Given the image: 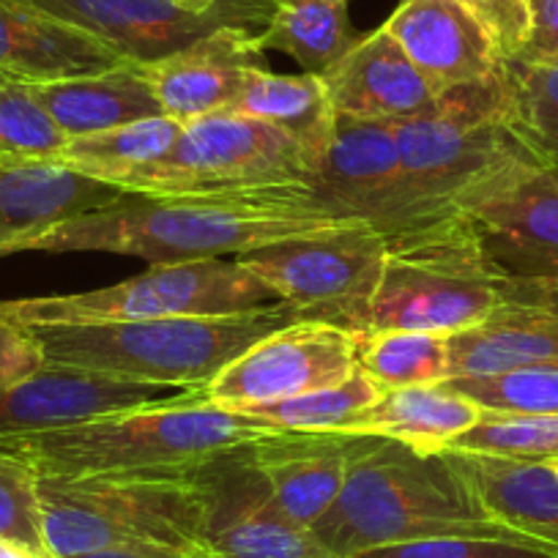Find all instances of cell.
I'll return each mask as SVG.
<instances>
[{
  "label": "cell",
  "mask_w": 558,
  "mask_h": 558,
  "mask_svg": "<svg viewBox=\"0 0 558 558\" xmlns=\"http://www.w3.org/2000/svg\"><path fill=\"white\" fill-rule=\"evenodd\" d=\"M304 320L288 304L211 318L31 326L45 367L85 369L168 389H203L271 331Z\"/></svg>",
  "instance_id": "5b68a950"
},
{
  "label": "cell",
  "mask_w": 558,
  "mask_h": 558,
  "mask_svg": "<svg viewBox=\"0 0 558 558\" xmlns=\"http://www.w3.org/2000/svg\"><path fill=\"white\" fill-rule=\"evenodd\" d=\"M266 66L257 34L228 28L162 61L143 63L162 116L190 123L211 112L230 110L252 69Z\"/></svg>",
  "instance_id": "d6986e66"
},
{
  "label": "cell",
  "mask_w": 558,
  "mask_h": 558,
  "mask_svg": "<svg viewBox=\"0 0 558 558\" xmlns=\"http://www.w3.org/2000/svg\"><path fill=\"white\" fill-rule=\"evenodd\" d=\"M375 438L342 430H274L244 444L241 452L260 471L279 509L313 529L340 496L353 460Z\"/></svg>",
  "instance_id": "2e32d148"
},
{
  "label": "cell",
  "mask_w": 558,
  "mask_h": 558,
  "mask_svg": "<svg viewBox=\"0 0 558 558\" xmlns=\"http://www.w3.org/2000/svg\"><path fill=\"white\" fill-rule=\"evenodd\" d=\"M69 558H206V556H181V553H162V550H96L83 553V556Z\"/></svg>",
  "instance_id": "b9f144b4"
},
{
  "label": "cell",
  "mask_w": 558,
  "mask_h": 558,
  "mask_svg": "<svg viewBox=\"0 0 558 558\" xmlns=\"http://www.w3.org/2000/svg\"><path fill=\"white\" fill-rule=\"evenodd\" d=\"M504 299L558 313V277L536 279V282H509V279H504Z\"/></svg>",
  "instance_id": "60d3db41"
},
{
  "label": "cell",
  "mask_w": 558,
  "mask_h": 558,
  "mask_svg": "<svg viewBox=\"0 0 558 558\" xmlns=\"http://www.w3.org/2000/svg\"><path fill=\"white\" fill-rule=\"evenodd\" d=\"M0 558H52L47 550H36V547L20 545L12 539H0Z\"/></svg>",
  "instance_id": "7bdbcfd3"
},
{
  "label": "cell",
  "mask_w": 558,
  "mask_h": 558,
  "mask_svg": "<svg viewBox=\"0 0 558 558\" xmlns=\"http://www.w3.org/2000/svg\"><path fill=\"white\" fill-rule=\"evenodd\" d=\"M507 116L509 85L501 66L493 77L438 94L422 116L391 123L400 151V203L391 235L454 214L498 162L523 151Z\"/></svg>",
  "instance_id": "8992f818"
},
{
  "label": "cell",
  "mask_w": 558,
  "mask_h": 558,
  "mask_svg": "<svg viewBox=\"0 0 558 558\" xmlns=\"http://www.w3.org/2000/svg\"><path fill=\"white\" fill-rule=\"evenodd\" d=\"M509 132L534 162L558 173V61H504Z\"/></svg>",
  "instance_id": "4dcf8cb0"
},
{
  "label": "cell",
  "mask_w": 558,
  "mask_h": 558,
  "mask_svg": "<svg viewBox=\"0 0 558 558\" xmlns=\"http://www.w3.org/2000/svg\"><path fill=\"white\" fill-rule=\"evenodd\" d=\"M7 83H17V80H12V77H7V74L0 72V85H7Z\"/></svg>",
  "instance_id": "f6af8a7d"
},
{
  "label": "cell",
  "mask_w": 558,
  "mask_h": 558,
  "mask_svg": "<svg viewBox=\"0 0 558 558\" xmlns=\"http://www.w3.org/2000/svg\"><path fill=\"white\" fill-rule=\"evenodd\" d=\"M45 369V353L34 331L0 315V389L17 386Z\"/></svg>",
  "instance_id": "f35d334b"
},
{
  "label": "cell",
  "mask_w": 558,
  "mask_h": 558,
  "mask_svg": "<svg viewBox=\"0 0 558 558\" xmlns=\"http://www.w3.org/2000/svg\"><path fill=\"white\" fill-rule=\"evenodd\" d=\"M313 534L337 558H351L369 547L427 536H518L520 531L487 514L471 482L444 452L425 454L375 438L351 463L340 496Z\"/></svg>",
  "instance_id": "3957f363"
},
{
  "label": "cell",
  "mask_w": 558,
  "mask_h": 558,
  "mask_svg": "<svg viewBox=\"0 0 558 558\" xmlns=\"http://www.w3.org/2000/svg\"><path fill=\"white\" fill-rule=\"evenodd\" d=\"M184 391V389H179ZM168 386L137 384L85 369L45 367L34 378L0 389V444L31 433L77 425L107 413L179 395Z\"/></svg>",
  "instance_id": "ac0fdd59"
},
{
  "label": "cell",
  "mask_w": 558,
  "mask_h": 558,
  "mask_svg": "<svg viewBox=\"0 0 558 558\" xmlns=\"http://www.w3.org/2000/svg\"><path fill=\"white\" fill-rule=\"evenodd\" d=\"M356 369V335L324 320H296L235 356L201 389V400L225 411L288 400L326 389Z\"/></svg>",
  "instance_id": "4fadbf2b"
},
{
  "label": "cell",
  "mask_w": 558,
  "mask_h": 558,
  "mask_svg": "<svg viewBox=\"0 0 558 558\" xmlns=\"http://www.w3.org/2000/svg\"><path fill=\"white\" fill-rule=\"evenodd\" d=\"M342 222L348 219H335L315 206L307 186L239 197H146L129 192L112 206L66 219L25 241L23 252H107L159 266L239 257Z\"/></svg>",
  "instance_id": "6da1fadb"
},
{
  "label": "cell",
  "mask_w": 558,
  "mask_h": 558,
  "mask_svg": "<svg viewBox=\"0 0 558 558\" xmlns=\"http://www.w3.org/2000/svg\"><path fill=\"white\" fill-rule=\"evenodd\" d=\"M351 558H558V547L531 536H427L356 553Z\"/></svg>",
  "instance_id": "d590c367"
},
{
  "label": "cell",
  "mask_w": 558,
  "mask_h": 558,
  "mask_svg": "<svg viewBox=\"0 0 558 558\" xmlns=\"http://www.w3.org/2000/svg\"><path fill=\"white\" fill-rule=\"evenodd\" d=\"M471 482L493 520L558 547V476L547 463L485 458L444 449Z\"/></svg>",
  "instance_id": "cb8c5ba5"
},
{
  "label": "cell",
  "mask_w": 558,
  "mask_h": 558,
  "mask_svg": "<svg viewBox=\"0 0 558 558\" xmlns=\"http://www.w3.org/2000/svg\"><path fill=\"white\" fill-rule=\"evenodd\" d=\"M121 58L85 31L28 0H0V72L17 83H56L121 66Z\"/></svg>",
  "instance_id": "7402d4cb"
},
{
  "label": "cell",
  "mask_w": 558,
  "mask_h": 558,
  "mask_svg": "<svg viewBox=\"0 0 558 558\" xmlns=\"http://www.w3.org/2000/svg\"><path fill=\"white\" fill-rule=\"evenodd\" d=\"M384 397V389L373 384L362 369H353L345 380L307 395L288 397V400L266 402V405L246 408L244 416L263 418L274 430L288 433H324L342 430L362 416L367 408Z\"/></svg>",
  "instance_id": "1f68e13d"
},
{
  "label": "cell",
  "mask_w": 558,
  "mask_h": 558,
  "mask_svg": "<svg viewBox=\"0 0 558 558\" xmlns=\"http://www.w3.org/2000/svg\"><path fill=\"white\" fill-rule=\"evenodd\" d=\"M66 143L28 83L0 85V162L56 159Z\"/></svg>",
  "instance_id": "836d02e7"
},
{
  "label": "cell",
  "mask_w": 558,
  "mask_h": 558,
  "mask_svg": "<svg viewBox=\"0 0 558 558\" xmlns=\"http://www.w3.org/2000/svg\"><path fill=\"white\" fill-rule=\"evenodd\" d=\"M181 129L184 123L170 116L143 118L85 137H72L52 162L118 186L126 175L162 159L175 146Z\"/></svg>",
  "instance_id": "f1b7e54d"
},
{
  "label": "cell",
  "mask_w": 558,
  "mask_h": 558,
  "mask_svg": "<svg viewBox=\"0 0 558 558\" xmlns=\"http://www.w3.org/2000/svg\"><path fill=\"white\" fill-rule=\"evenodd\" d=\"M534 367H558V313L550 310L504 302L482 324L449 337L452 378Z\"/></svg>",
  "instance_id": "603a6c76"
},
{
  "label": "cell",
  "mask_w": 558,
  "mask_h": 558,
  "mask_svg": "<svg viewBox=\"0 0 558 558\" xmlns=\"http://www.w3.org/2000/svg\"><path fill=\"white\" fill-rule=\"evenodd\" d=\"M41 12L85 31L121 61L143 66L175 56L219 31L260 36L277 0H222L201 9L184 0H28Z\"/></svg>",
  "instance_id": "7c38bea8"
},
{
  "label": "cell",
  "mask_w": 558,
  "mask_h": 558,
  "mask_svg": "<svg viewBox=\"0 0 558 558\" xmlns=\"http://www.w3.org/2000/svg\"><path fill=\"white\" fill-rule=\"evenodd\" d=\"M447 449L485 454V458L523 460V463H550L553 458H558V416L485 408L480 422L454 438Z\"/></svg>",
  "instance_id": "d6a6232c"
},
{
  "label": "cell",
  "mask_w": 558,
  "mask_h": 558,
  "mask_svg": "<svg viewBox=\"0 0 558 558\" xmlns=\"http://www.w3.org/2000/svg\"><path fill=\"white\" fill-rule=\"evenodd\" d=\"M351 0H277L266 31L257 36L260 50L293 58L302 72L324 77L367 34L353 28Z\"/></svg>",
  "instance_id": "83f0119b"
},
{
  "label": "cell",
  "mask_w": 558,
  "mask_h": 558,
  "mask_svg": "<svg viewBox=\"0 0 558 558\" xmlns=\"http://www.w3.org/2000/svg\"><path fill=\"white\" fill-rule=\"evenodd\" d=\"M274 433L263 418L225 411L184 389L159 402L107 413L0 444L39 476H126L186 471Z\"/></svg>",
  "instance_id": "7a4b0ae2"
},
{
  "label": "cell",
  "mask_w": 558,
  "mask_h": 558,
  "mask_svg": "<svg viewBox=\"0 0 558 558\" xmlns=\"http://www.w3.org/2000/svg\"><path fill=\"white\" fill-rule=\"evenodd\" d=\"M474 230L493 271L509 282L558 277V173L525 151L509 154L458 211Z\"/></svg>",
  "instance_id": "8fae6325"
},
{
  "label": "cell",
  "mask_w": 558,
  "mask_h": 558,
  "mask_svg": "<svg viewBox=\"0 0 558 558\" xmlns=\"http://www.w3.org/2000/svg\"><path fill=\"white\" fill-rule=\"evenodd\" d=\"M271 288L230 257L159 263L118 286L66 296L0 302V315L23 326L112 324V320L211 318L241 315L277 304Z\"/></svg>",
  "instance_id": "9c48e42d"
},
{
  "label": "cell",
  "mask_w": 558,
  "mask_h": 558,
  "mask_svg": "<svg viewBox=\"0 0 558 558\" xmlns=\"http://www.w3.org/2000/svg\"><path fill=\"white\" fill-rule=\"evenodd\" d=\"M504 299L474 230L460 214L416 225L386 239L378 291L359 335L427 331L452 337L482 324Z\"/></svg>",
  "instance_id": "52a82bcc"
},
{
  "label": "cell",
  "mask_w": 558,
  "mask_h": 558,
  "mask_svg": "<svg viewBox=\"0 0 558 558\" xmlns=\"http://www.w3.org/2000/svg\"><path fill=\"white\" fill-rule=\"evenodd\" d=\"M444 384L487 411L558 416V367L460 375V378H449Z\"/></svg>",
  "instance_id": "e575fe53"
},
{
  "label": "cell",
  "mask_w": 558,
  "mask_h": 558,
  "mask_svg": "<svg viewBox=\"0 0 558 558\" xmlns=\"http://www.w3.org/2000/svg\"><path fill=\"white\" fill-rule=\"evenodd\" d=\"M230 110L291 134L307 154V162L324 151L337 121L324 77L307 72L277 74L268 66L252 69Z\"/></svg>",
  "instance_id": "4316f807"
},
{
  "label": "cell",
  "mask_w": 558,
  "mask_h": 558,
  "mask_svg": "<svg viewBox=\"0 0 558 558\" xmlns=\"http://www.w3.org/2000/svg\"><path fill=\"white\" fill-rule=\"evenodd\" d=\"M550 61H558V50H556V56H553V58H550Z\"/></svg>",
  "instance_id": "7dc6e473"
},
{
  "label": "cell",
  "mask_w": 558,
  "mask_h": 558,
  "mask_svg": "<svg viewBox=\"0 0 558 558\" xmlns=\"http://www.w3.org/2000/svg\"><path fill=\"white\" fill-rule=\"evenodd\" d=\"M460 3L471 9L490 31L504 61L520 56L531 36L529 0H460Z\"/></svg>",
  "instance_id": "74e56055"
},
{
  "label": "cell",
  "mask_w": 558,
  "mask_h": 558,
  "mask_svg": "<svg viewBox=\"0 0 558 558\" xmlns=\"http://www.w3.org/2000/svg\"><path fill=\"white\" fill-rule=\"evenodd\" d=\"M28 85L69 140L162 116L151 85L134 63H121L85 77Z\"/></svg>",
  "instance_id": "d4e9b609"
},
{
  "label": "cell",
  "mask_w": 558,
  "mask_h": 558,
  "mask_svg": "<svg viewBox=\"0 0 558 558\" xmlns=\"http://www.w3.org/2000/svg\"><path fill=\"white\" fill-rule=\"evenodd\" d=\"M129 192L52 159L0 162V257L23 252L45 230L123 201Z\"/></svg>",
  "instance_id": "ffe728a7"
},
{
  "label": "cell",
  "mask_w": 558,
  "mask_h": 558,
  "mask_svg": "<svg viewBox=\"0 0 558 558\" xmlns=\"http://www.w3.org/2000/svg\"><path fill=\"white\" fill-rule=\"evenodd\" d=\"M203 465L168 474L39 476L45 550L52 558L96 550L211 558Z\"/></svg>",
  "instance_id": "277c9868"
},
{
  "label": "cell",
  "mask_w": 558,
  "mask_h": 558,
  "mask_svg": "<svg viewBox=\"0 0 558 558\" xmlns=\"http://www.w3.org/2000/svg\"><path fill=\"white\" fill-rule=\"evenodd\" d=\"M324 85L340 116L362 121H405L427 112L438 99L430 83L384 28L364 36L329 69Z\"/></svg>",
  "instance_id": "44dd1931"
},
{
  "label": "cell",
  "mask_w": 558,
  "mask_h": 558,
  "mask_svg": "<svg viewBox=\"0 0 558 558\" xmlns=\"http://www.w3.org/2000/svg\"><path fill=\"white\" fill-rule=\"evenodd\" d=\"M386 235L373 225L342 222L296 239L274 241L235 260L304 320H324L359 335L378 291Z\"/></svg>",
  "instance_id": "30bf717a"
},
{
  "label": "cell",
  "mask_w": 558,
  "mask_h": 558,
  "mask_svg": "<svg viewBox=\"0 0 558 558\" xmlns=\"http://www.w3.org/2000/svg\"><path fill=\"white\" fill-rule=\"evenodd\" d=\"M531 36L518 58L509 61H550L558 50V0H529Z\"/></svg>",
  "instance_id": "ab89813d"
},
{
  "label": "cell",
  "mask_w": 558,
  "mask_h": 558,
  "mask_svg": "<svg viewBox=\"0 0 558 558\" xmlns=\"http://www.w3.org/2000/svg\"><path fill=\"white\" fill-rule=\"evenodd\" d=\"M380 28L436 94L480 83L504 66L490 31L460 0H400Z\"/></svg>",
  "instance_id": "e0dca14e"
},
{
  "label": "cell",
  "mask_w": 558,
  "mask_h": 558,
  "mask_svg": "<svg viewBox=\"0 0 558 558\" xmlns=\"http://www.w3.org/2000/svg\"><path fill=\"white\" fill-rule=\"evenodd\" d=\"M356 369L384 391L444 384L452 378L449 337L427 331L356 335Z\"/></svg>",
  "instance_id": "f546056e"
},
{
  "label": "cell",
  "mask_w": 558,
  "mask_h": 558,
  "mask_svg": "<svg viewBox=\"0 0 558 558\" xmlns=\"http://www.w3.org/2000/svg\"><path fill=\"white\" fill-rule=\"evenodd\" d=\"M485 408L449 389L447 384L408 386L384 391L373 408L348 427L345 433L378 436L405 444L416 452H444L458 436L480 422Z\"/></svg>",
  "instance_id": "484cf974"
},
{
  "label": "cell",
  "mask_w": 558,
  "mask_h": 558,
  "mask_svg": "<svg viewBox=\"0 0 558 558\" xmlns=\"http://www.w3.org/2000/svg\"><path fill=\"white\" fill-rule=\"evenodd\" d=\"M547 465H550V469H553V471H556V476H558V458H553V460H550V463H547Z\"/></svg>",
  "instance_id": "bcb514c9"
},
{
  "label": "cell",
  "mask_w": 558,
  "mask_h": 558,
  "mask_svg": "<svg viewBox=\"0 0 558 558\" xmlns=\"http://www.w3.org/2000/svg\"><path fill=\"white\" fill-rule=\"evenodd\" d=\"M307 195L329 217L373 225L389 239L400 203V151L391 123L337 112L329 143L310 162Z\"/></svg>",
  "instance_id": "9a60e30c"
},
{
  "label": "cell",
  "mask_w": 558,
  "mask_h": 558,
  "mask_svg": "<svg viewBox=\"0 0 558 558\" xmlns=\"http://www.w3.org/2000/svg\"><path fill=\"white\" fill-rule=\"evenodd\" d=\"M0 539L45 550L39 474L25 460L0 454Z\"/></svg>",
  "instance_id": "8d00e7d4"
},
{
  "label": "cell",
  "mask_w": 558,
  "mask_h": 558,
  "mask_svg": "<svg viewBox=\"0 0 558 558\" xmlns=\"http://www.w3.org/2000/svg\"><path fill=\"white\" fill-rule=\"evenodd\" d=\"M307 154L291 134L222 110L184 123L162 159L118 186L146 197H239L307 186Z\"/></svg>",
  "instance_id": "ba28073f"
},
{
  "label": "cell",
  "mask_w": 558,
  "mask_h": 558,
  "mask_svg": "<svg viewBox=\"0 0 558 558\" xmlns=\"http://www.w3.org/2000/svg\"><path fill=\"white\" fill-rule=\"evenodd\" d=\"M184 3H192V7L208 9V7H214V3H222V0H184Z\"/></svg>",
  "instance_id": "ee69618b"
},
{
  "label": "cell",
  "mask_w": 558,
  "mask_h": 558,
  "mask_svg": "<svg viewBox=\"0 0 558 558\" xmlns=\"http://www.w3.org/2000/svg\"><path fill=\"white\" fill-rule=\"evenodd\" d=\"M206 547L211 558H337L313 529L274 501L260 471L241 447L203 465Z\"/></svg>",
  "instance_id": "5bb4252c"
}]
</instances>
